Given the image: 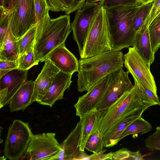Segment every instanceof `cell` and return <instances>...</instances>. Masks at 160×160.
I'll return each mask as SVG.
<instances>
[{"instance_id":"obj_1","label":"cell","mask_w":160,"mask_h":160,"mask_svg":"<svg viewBox=\"0 0 160 160\" xmlns=\"http://www.w3.org/2000/svg\"><path fill=\"white\" fill-rule=\"evenodd\" d=\"M77 74L78 91H88L106 76L123 68L124 56L121 51L111 50L86 58H80Z\"/></svg>"},{"instance_id":"obj_2","label":"cell","mask_w":160,"mask_h":160,"mask_svg":"<svg viewBox=\"0 0 160 160\" xmlns=\"http://www.w3.org/2000/svg\"><path fill=\"white\" fill-rule=\"evenodd\" d=\"M139 6H119L105 9L112 50L121 51L133 46L137 31L132 22Z\"/></svg>"},{"instance_id":"obj_3","label":"cell","mask_w":160,"mask_h":160,"mask_svg":"<svg viewBox=\"0 0 160 160\" xmlns=\"http://www.w3.org/2000/svg\"><path fill=\"white\" fill-rule=\"evenodd\" d=\"M69 15L50 18L46 23L36 28L33 52L37 62H44L47 56L64 43L72 31Z\"/></svg>"},{"instance_id":"obj_4","label":"cell","mask_w":160,"mask_h":160,"mask_svg":"<svg viewBox=\"0 0 160 160\" xmlns=\"http://www.w3.org/2000/svg\"><path fill=\"white\" fill-rule=\"evenodd\" d=\"M143 103L136 83L106 111L98 122L95 131L98 130L103 135L124 117L142 107Z\"/></svg>"},{"instance_id":"obj_5","label":"cell","mask_w":160,"mask_h":160,"mask_svg":"<svg viewBox=\"0 0 160 160\" xmlns=\"http://www.w3.org/2000/svg\"><path fill=\"white\" fill-rule=\"evenodd\" d=\"M112 50L106 9L100 6L85 41L80 58Z\"/></svg>"},{"instance_id":"obj_6","label":"cell","mask_w":160,"mask_h":160,"mask_svg":"<svg viewBox=\"0 0 160 160\" xmlns=\"http://www.w3.org/2000/svg\"><path fill=\"white\" fill-rule=\"evenodd\" d=\"M32 135L28 122L14 120L8 129L4 155L10 160H19L25 156Z\"/></svg>"},{"instance_id":"obj_7","label":"cell","mask_w":160,"mask_h":160,"mask_svg":"<svg viewBox=\"0 0 160 160\" xmlns=\"http://www.w3.org/2000/svg\"><path fill=\"white\" fill-rule=\"evenodd\" d=\"M124 56V66L132 75L134 81L139 82L158 96L155 81L150 69V65L133 47H128V52Z\"/></svg>"},{"instance_id":"obj_8","label":"cell","mask_w":160,"mask_h":160,"mask_svg":"<svg viewBox=\"0 0 160 160\" xmlns=\"http://www.w3.org/2000/svg\"><path fill=\"white\" fill-rule=\"evenodd\" d=\"M35 25L33 0H16L11 14L10 25L17 40Z\"/></svg>"},{"instance_id":"obj_9","label":"cell","mask_w":160,"mask_h":160,"mask_svg":"<svg viewBox=\"0 0 160 160\" xmlns=\"http://www.w3.org/2000/svg\"><path fill=\"white\" fill-rule=\"evenodd\" d=\"M129 72L123 68L110 74L107 88L96 109L101 111H106L124 94L133 87L128 77Z\"/></svg>"},{"instance_id":"obj_10","label":"cell","mask_w":160,"mask_h":160,"mask_svg":"<svg viewBox=\"0 0 160 160\" xmlns=\"http://www.w3.org/2000/svg\"><path fill=\"white\" fill-rule=\"evenodd\" d=\"M100 7L97 2L85 3L75 13L71 25L73 38L77 44L79 55Z\"/></svg>"},{"instance_id":"obj_11","label":"cell","mask_w":160,"mask_h":160,"mask_svg":"<svg viewBox=\"0 0 160 160\" xmlns=\"http://www.w3.org/2000/svg\"><path fill=\"white\" fill-rule=\"evenodd\" d=\"M53 132L32 135L25 155L29 160H48L62 149Z\"/></svg>"},{"instance_id":"obj_12","label":"cell","mask_w":160,"mask_h":160,"mask_svg":"<svg viewBox=\"0 0 160 160\" xmlns=\"http://www.w3.org/2000/svg\"><path fill=\"white\" fill-rule=\"evenodd\" d=\"M110 74L95 84L84 95L79 97L74 105L76 116L81 118L87 113L96 108L108 87Z\"/></svg>"},{"instance_id":"obj_13","label":"cell","mask_w":160,"mask_h":160,"mask_svg":"<svg viewBox=\"0 0 160 160\" xmlns=\"http://www.w3.org/2000/svg\"><path fill=\"white\" fill-rule=\"evenodd\" d=\"M28 70H12L0 78V108L9 104L12 98L27 80Z\"/></svg>"},{"instance_id":"obj_14","label":"cell","mask_w":160,"mask_h":160,"mask_svg":"<svg viewBox=\"0 0 160 160\" xmlns=\"http://www.w3.org/2000/svg\"><path fill=\"white\" fill-rule=\"evenodd\" d=\"M47 59L50 60L60 71L63 72L72 74L78 71L79 61L75 55L66 47L65 43L51 52L44 61Z\"/></svg>"},{"instance_id":"obj_15","label":"cell","mask_w":160,"mask_h":160,"mask_svg":"<svg viewBox=\"0 0 160 160\" xmlns=\"http://www.w3.org/2000/svg\"><path fill=\"white\" fill-rule=\"evenodd\" d=\"M72 74L60 71L56 75L47 92L38 103L52 107L58 100L63 98L64 92L72 82Z\"/></svg>"},{"instance_id":"obj_16","label":"cell","mask_w":160,"mask_h":160,"mask_svg":"<svg viewBox=\"0 0 160 160\" xmlns=\"http://www.w3.org/2000/svg\"><path fill=\"white\" fill-rule=\"evenodd\" d=\"M45 63L41 72L34 81V88L31 101L40 100L47 92L56 74L60 71L48 59Z\"/></svg>"},{"instance_id":"obj_17","label":"cell","mask_w":160,"mask_h":160,"mask_svg":"<svg viewBox=\"0 0 160 160\" xmlns=\"http://www.w3.org/2000/svg\"><path fill=\"white\" fill-rule=\"evenodd\" d=\"M81 136V124L79 120L75 128L60 143L62 149L59 152L63 160H84L87 156L84 151L79 150Z\"/></svg>"},{"instance_id":"obj_18","label":"cell","mask_w":160,"mask_h":160,"mask_svg":"<svg viewBox=\"0 0 160 160\" xmlns=\"http://www.w3.org/2000/svg\"><path fill=\"white\" fill-rule=\"evenodd\" d=\"M151 106V104H144L142 107L126 116L116 123L103 135L104 147L110 148L117 144L119 142V137L124 130Z\"/></svg>"},{"instance_id":"obj_19","label":"cell","mask_w":160,"mask_h":160,"mask_svg":"<svg viewBox=\"0 0 160 160\" xmlns=\"http://www.w3.org/2000/svg\"><path fill=\"white\" fill-rule=\"evenodd\" d=\"M132 47L150 65L153 62L155 54L152 50L149 25L146 20L136 32Z\"/></svg>"},{"instance_id":"obj_20","label":"cell","mask_w":160,"mask_h":160,"mask_svg":"<svg viewBox=\"0 0 160 160\" xmlns=\"http://www.w3.org/2000/svg\"><path fill=\"white\" fill-rule=\"evenodd\" d=\"M34 88V82L27 80L13 96L9 103L11 112L24 111L32 103L31 101Z\"/></svg>"},{"instance_id":"obj_21","label":"cell","mask_w":160,"mask_h":160,"mask_svg":"<svg viewBox=\"0 0 160 160\" xmlns=\"http://www.w3.org/2000/svg\"><path fill=\"white\" fill-rule=\"evenodd\" d=\"M95 108L80 118L81 124V139L79 148L80 151H84L86 142L90 136L95 131L97 125L104 113Z\"/></svg>"},{"instance_id":"obj_22","label":"cell","mask_w":160,"mask_h":160,"mask_svg":"<svg viewBox=\"0 0 160 160\" xmlns=\"http://www.w3.org/2000/svg\"><path fill=\"white\" fill-rule=\"evenodd\" d=\"M19 56L18 40L12 32L10 23L2 43L0 46V60L17 62Z\"/></svg>"},{"instance_id":"obj_23","label":"cell","mask_w":160,"mask_h":160,"mask_svg":"<svg viewBox=\"0 0 160 160\" xmlns=\"http://www.w3.org/2000/svg\"><path fill=\"white\" fill-rule=\"evenodd\" d=\"M51 11L64 12L69 14L77 11L85 3L86 0H48Z\"/></svg>"},{"instance_id":"obj_24","label":"cell","mask_w":160,"mask_h":160,"mask_svg":"<svg viewBox=\"0 0 160 160\" xmlns=\"http://www.w3.org/2000/svg\"><path fill=\"white\" fill-rule=\"evenodd\" d=\"M153 128L151 124L145 120L142 116L132 122L123 132L118 141L131 134L142 135L151 131Z\"/></svg>"},{"instance_id":"obj_25","label":"cell","mask_w":160,"mask_h":160,"mask_svg":"<svg viewBox=\"0 0 160 160\" xmlns=\"http://www.w3.org/2000/svg\"><path fill=\"white\" fill-rule=\"evenodd\" d=\"M37 28L48 22L51 18L50 7L47 0H33Z\"/></svg>"},{"instance_id":"obj_26","label":"cell","mask_w":160,"mask_h":160,"mask_svg":"<svg viewBox=\"0 0 160 160\" xmlns=\"http://www.w3.org/2000/svg\"><path fill=\"white\" fill-rule=\"evenodd\" d=\"M151 47L153 53L160 48V13L149 26Z\"/></svg>"},{"instance_id":"obj_27","label":"cell","mask_w":160,"mask_h":160,"mask_svg":"<svg viewBox=\"0 0 160 160\" xmlns=\"http://www.w3.org/2000/svg\"><path fill=\"white\" fill-rule=\"evenodd\" d=\"M37 28L36 25L31 28L21 38L18 40L20 55L33 48Z\"/></svg>"},{"instance_id":"obj_28","label":"cell","mask_w":160,"mask_h":160,"mask_svg":"<svg viewBox=\"0 0 160 160\" xmlns=\"http://www.w3.org/2000/svg\"><path fill=\"white\" fill-rule=\"evenodd\" d=\"M102 137L98 130L95 131L88 138L85 148L94 153H98L102 151L104 147Z\"/></svg>"},{"instance_id":"obj_29","label":"cell","mask_w":160,"mask_h":160,"mask_svg":"<svg viewBox=\"0 0 160 160\" xmlns=\"http://www.w3.org/2000/svg\"><path fill=\"white\" fill-rule=\"evenodd\" d=\"M152 5V2L141 4L134 17L132 25L134 29L137 31L143 24L149 15Z\"/></svg>"},{"instance_id":"obj_30","label":"cell","mask_w":160,"mask_h":160,"mask_svg":"<svg viewBox=\"0 0 160 160\" xmlns=\"http://www.w3.org/2000/svg\"><path fill=\"white\" fill-rule=\"evenodd\" d=\"M18 69L20 70H28L38 63L35 59L32 48L22 54L20 55L17 61Z\"/></svg>"},{"instance_id":"obj_31","label":"cell","mask_w":160,"mask_h":160,"mask_svg":"<svg viewBox=\"0 0 160 160\" xmlns=\"http://www.w3.org/2000/svg\"><path fill=\"white\" fill-rule=\"evenodd\" d=\"M0 46L2 43L10 23L12 11L0 8Z\"/></svg>"},{"instance_id":"obj_32","label":"cell","mask_w":160,"mask_h":160,"mask_svg":"<svg viewBox=\"0 0 160 160\" xmlns=\"http://www.w3.org/2000/svg\"><path fill=\"white\" fill-rule=\"evenodd\" d=\"M134 82L138 88L144 104L160 106V101L158 96H156L151 91L143 87L139 82L137 81H134Z\"/></svg>"},{"instance_id":"obj_33","label":"cell","mask_w":160,"mask_h":160,"mask_svg":"<svg viewBox=\"0 0 160 160\" xmlns=\"http://www.w3.org/2000/svg\"><path fill=\"white\" fill-rule=\"evenodd\" d=\"M98 3L105 9L119 6H139L141 4L138 0H102Z\"/></svg>"},{"instance_id":"obj_34","label":"cell","mask_w":160,"mask_h":160,"mask_svg":"<svg viewBox=\"0 0 160 160\" xmlns=\"http://www.w3.org/2000/svg\"><path fill=\"white\" fill-rule=\"evenodd\" d=\"M156 131L144 140L145 146L152 150H160V126L156 128Z\"/></svg>"},{"instance_id":"obj_35","label":"cell","mask_w":160,"mask_h":160,"mask_svg":"<svg viewBox=\"0 0 160 160\" xmlns=\"http://www.w3.org/2000/svg\"><path fill=\"white\" fill-rule=\"evenodd\" d=\"M18 69L16 61L0 60V78L10 71Z\"/></svg>"},{"instance_id":"obj_36","label":"cell","mask_w":160,"mask_h":160,"mask_svg":"<svg viewBox=\"0 0 160 160\" xmlns=\"http://www.w3.org/2000/svg\"><path fill=\"white\" fill-rule=\"evenodd\" d=\"M160 13V0H154L146 20L149 26L156 17Z\"/></svg>"},{"instance_id":"obj_37","label":"cell","mask_w":160,"mask_h":160,"mask_svg":"<svg viewBox=\"0 0 160 160\" xmlns=\"http://www.w3.org/2000/svg\"><path fill=\"white\" fill-rule=\"evenodd\" d=\"M106 151V149L98 153H93L88 155L87 160H112L113 152L104 153Z\"/></svg>"},{"instance_id":"obj_38","label":"cell","mask_w":160,"mask_h":160,"mask_svg":"<svg viewBox=\"0 0 160 160\" xmlns=\"http://www.w3.org/2000/svg\"><path fill=\"white\" fill-rule=\"evenodd\" d=\"M129 150L122 148L113 152L112 160H128L129 157Z\"/></svg>"},{"instance_id":"obj_39","label":"cell","mask_w":160,"mask_h":160,"mask_svg":"<svg viewBox=\"0 0 160 160\" xmlns=\"http://www.w3.org/2000/svg\"><path fill=\"white\" fill-rule=\"evenodd\" d=\"M16 2V0H0V8L12 12Z\"/></svg>"},{"instance_id":"obj_40","label":"cell","mask_w":160,"mask_h":160,"mask_svg":"<svg viewBox=\"0 0 160 160\" xmlns=\"http://www.w3.org/2000/svg\"><path fill=\"white\" fill-rule=\"evenodd\" d=\"M129 157L128 160H144V159L139 150L133 152L129 150Z\"/></svg>"},{"instance_id":"obj_41","label":"cell","mask_w":160,"mask_h":160,"mask_svg":"<svg viewBox=\"0 0 160 160\" xmlns=\"http://www.w3.org/2000/svg\"><path fill=\"white\" fill-rule=\"evenodd\" d=\"M102 0H86L85 3H93L100 2Z\"/></svg>"},{"instance_id":"obj_42","label":"cell","mask_w":160,"mask_h":160,"mask_svg":"<svg viewBox=\"0 0 160 160\" xmlns=\"http://www.w3.org/2000/svg\"><path fill=\"white\" fill-rule=\"evenodd\" d=\"M7 158L4 155L3 156H1L0 157V160H6Z\"/></svg>"},{"instance_id":"obj_43","label":"cell","mask_w":160,"mask_h":160,"mask_svg":"<svg viewBox=\"0 0 160 160\" xmlns=\"http://www.w3.org/2000/svg\"><path fill=\"white\" fill-rule=\"evenodd\" d=\"M138 1L139 2V0H138Z\"/></svg>"}]
</instances>
